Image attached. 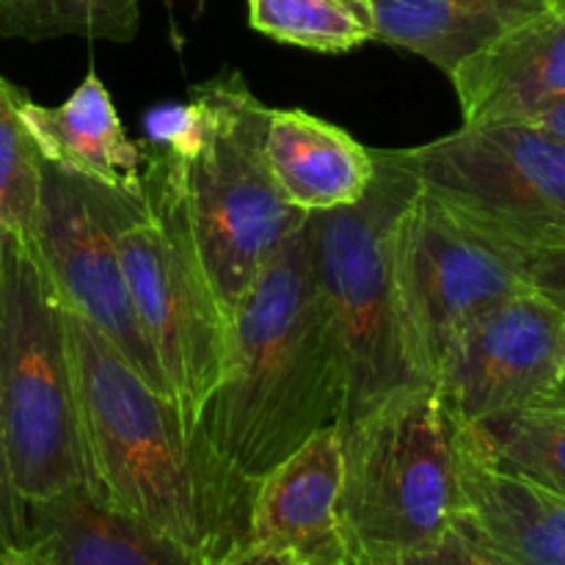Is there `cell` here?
<instances>
[{"label":"cell","mask_w":565,"mask_h":565,"mask_svg":"<svg viewBox=\"0 0 565 565\" xmlns=\"http://www.w3.org/2000/svg\"><path fill=\"white\" fill-rule=\"evenodd\" d=\"M61 312L88 489L199 557L243 544L257 486L237 478L103 331L64 303Z\"/></svg>","instance_id":"obj_1"},{"label":"cell","mask_w":565,"mask_h":565,"mask_svg":"<svg viewBox=\"0 0 565 565\" xmlns=\"http://www.w3.org/2000/svg\"><path fill=\"white\" fill-rule=\"evenodd\" d=\"M345 403L340 334L315 279L303 224L232 309L224 375L199 430L237 478L257 486L309 436L340 423Z\"/></svg>","instance_id":"obj_2"},{"label":"cell","mask_w":565,"mask_h":565,"mask_svg":"<svg viewBox=\"0 0 565 565\" xmlns=\"http://www.w3.org/2000/svg\"><path fill=\"white\" fill-rule=\"evenodd\" d=\"M141 154V188L121 204L116 248L138 326L158 356L171 401L199 430L224 375L230 315L210 285L188 218L185 160L143 147Z\"/></svg>","instance_id":"obj_3"},{"label":"cell","mask_w":565,"mask_h":565,"mask_svg":"<svg viewBox=\"0 0 565 565\" xmlns=\"http://www.w3.org/2000/svg\"><path fill=\"white\" fill-rule=\"evenodd\" d=\"M340 524L351 561L439 546L458 511L456 419L434 384L406 386L342 419Z\"/></svg>","instance_id":"obj_4"},{"label":"cell","mask_w":565,"mask_h":565,"mask_svg":"<svg viewBox=\"0 0 565 565\" xmlns=\"http://www.w3.org/2000/svg\"><path fill=\"white\" fill-rule=\"evenodd\" d=\"M417 193V180L395 149H375L367 193L356 204L307 218L315 279L345 359L342 419L392 392L430 384L414 353L397 285V226Z\"/></svg>","instance_id":"obj_5"},{"label":"cell","mask_w":565,"mask_h":565,"mask_svg":"<svg viewBox=\"0 0 565 565\" xmlns=\"http://www.w3.org/2000/svg\"><path fill=\"white\" fill-rule=\"evenodd\" d=\"M0 425L25 505L88 486L61 298L14 235H0Z\"/></svg>","instance_id":"obj_6"},{"label":"cell","mask_w":565,"mask_h":565,"mask_svg":"<svg viewBox=\"0 0 565 565\" xmlns=\"http://www.w3.org/2000/svg\"><path fill=\"white\" fill-rule=\"evenodd\" d=\"M207 108L202 147L185 163V202L193 237L226 315L237 307L263 265L309 213L276 188L265 160L270 108L241 72L191 88Z\"/></svg>","instance_id":"obj_7"},{"label":"cell","mask_w":565,"mask_h":565,"mask_svg":"<svg viewBox=\"0 0 565 565\" xmlns=\"http://www.w3.org/2000/svg\"><path fill=\"white\" fill-rule=\"evenodd\" d=\"M419 191L519 263L565 246V141L530 121H483L395 149Z\"/></svg>","instance_id":"obj_8"},{"label":"cell","mask_w":565,"mask_h":565,"mask_svg":"<svg viewBox=\"0 0 565 565\" xmlns=\"http://www.w3.org/2000/svg\"><path fill=\"white\" fill-rule=\"evenodd\" d=\"M127 193L136 191L103 188L44 160L33 246L61 303L103 331L154 390L171 397L158 356L138 326L116 248Z\"/></svg>","instance_id":"obj_9"},{"label":"cell","mask_w":565,"mask_h":565,"mask_svg":"<svg viewBox=\"0 0 565 565\" xmlns=\"http://www.w3.org/2000/svg\"><path fill=\"white\" fill-rule=\"evenodd\" d=\"M397 285L414 353L434 384L456 337L533 281L516 257L469 232L419 191L397 226Z\"/></svg>","instance_id":"obj_10"},{"label":"cell","mask_w":565,"mask_h":565,"mask_svg":"<svg viewBox=\"0 0 565 565\" xmlns=\"http://www.w3.org/2000/svg\"><path fill=\"white\" fill-rule=\"evenodd\" d=\"M434 390L467 425L555 401L565 392V309L535 285L500 301L447 348Z\"/></svg>","instance_id":"obj_11"},{"label":"cell","mask_w":565,"mask_h":565,"mask_svg":"<svg viewBox=\"0 0 565 565\" xmlns=\"http://www.w3.org/2000/svg\"><path fill=\"white\" fill-rule=\"evenodd\" d=\"M456 419V417H452ZM452 533L480 565H565V497L491 461L475 425L456 419Z\"/></svg>","instance_id":"obj_12"},{"label":"cell","mask_w":565,"mask_h":565,"mask_svg":"<svg viewBox=\"0 0 565 565\" xmlns=\"http://www.w3.org/2000/svg\"><path fill=\"white\" fill-rule=\"evenodd\" d=\"M340 425L320 428L257 483L246 541L301 565H348L340 524Z\"/></svg>","instance_id":"obj_13"},{"label":"cell","mask_w":565,"mask_h":565,"mask_svg":"<svg viewBox=\"0 0 565 565\" xmlns=\"http://www.w3.org/2000/svg\"><path fill=\"white\" fill-rule=\"evenodd\" d=\"M447 77L463 125L527 121L565 103V6L513 25Z\"/></svg>","instance_id":"obj_14"},{"label":"cell","mask_w":565,"mask_h":565,"mask_svg":"<svg viewBox=\"0 0 565 565\" xmlns=\"http://www.w3.org/2000/svg\"><path fill=\"white\" fill-rule=\"evenodd\" d=\"M25 508V546L42 565H199L196 552L116 511L88 486Z\"/></svg>","instance_id":"obj_15"},{"label":"cell","mask_w":565,"mask_h":565,"mask_svg":"<svg viewBox=\"0 0 565 565\" xmlns=\"http://www.w3.org/2000/svg\"><path fill=\"white\" fill-rule=\"evenodd\" d=\"M265 160L281 196L309 215L356 204L375 180V149L298 108H270Z\"/></svg>","instance_id":"obj_16"},{"label":"cell","mask_w":565,"mask_h":565,"mask_svg":"<svg viewBox=\"0 0 565 565\" xmlns=\"http://www.w3.org/2000/svg\"><path fill=\"white\" fill-rule=\"evenodd\" d=\"M22 119L42 160L66 174L114 191L141 188V147L127 138L114 97L94 70L86 72L81 86L61 105L22 99Z\"/></svg>","instance_id":"obj_17"},{"label":"cell","mask_w":565,"mask_h":565,"mask_svg":"<svg viewBox=\"0 0 565 565\" xmlns=\"http://www.w3.org/2000/svg\"><path fill=\"white\" fill-rule=\"evenodd\" d=\"M373 42L408 50L450 75L519 22L565 0H348Z\"/></svg>","instance_id":"obj_18"},{"label":"cell","mask_w":565,"mask_h":565,"mask_svg":"<svg viewBox=\"0 0 565 565\" xmlns=\"http://www.w3.org/2000/svg\"><path fill=\"white\" fill-rule=\"evenodd\" d=\"M475 428L497 467L565 497V392Z\"/></svg>","instance_id":"obj_19"},{"label":"cell","mask_w":565,"mask_h":565,"mask_svg":"<svg viewBox=\"0 0 565 565\" xmlns=\"http://www.w3.org/2000/svg\"><path fill=\"white\" fill-rule=\"evenodd\" d=\"M143 0H0V36L44 42L81 36L127 44L141 25Z\"/></svg>","instance_id":"obj_20"},{"label":"cell","mask_w":565,"mask_h":565,"mask_svg":"<svg viewBox=\"0 0 565 565\" xmlns=\"http://www.w3.org/2000/svg\"><path fill=\"white\" fill-rule=\"evenodd\" d=\"M25 97L0 75V235L33 241L44 160L22 119Z\"/></svg>","instance_id":"obj_21"},{"label":"cell","mask_w":565,"mask_h":565,"mask_svg":"<svg viewBox=\"0 0 565 565\" xmlns=\"http://www.w3.org/2000/svg\"><path fill=\"white\" fill-rule=\"evenodd\" d=\"M248 22L263 36L315 53H351L373 42L348 0H248Z\"/></svg>","instance_id":"obj_22"},{"label":"cell","mask_w":565,"mask_h":565,"mask_svg":"<svg viewBox=\"0 0 565 565\" xmlns=\"http://www.w3.org/2000/svg\"><path fill=\"white\" fill-rule=\"evenodd\" d=\"M28 544V508L11 478L6 452L3 425H0V550H22Z\"/></svg>","instance_id":"obj_23"},{"label":"cell","mask_w":565,"mask_h":565,"mask_svg":"<svg viewBox=\"0 0 565 565\" xmlns=\"http://www.w3.org/2000/svg\"><path fill=\"white\" fill-rule=\"evenodd\" d=\"M524 270L541 292L555 298L565 309V246L555 248V252L535 254L524 263Z\"/></svg>","instance_id":"obj_24"},{"label":"cell","mask_w":565,"mask_h":565,"mask_svg":"<svg viewBox=\"0 0 565 565\" xmlns=\"http://www.w3.org/2000/svg\"><path fill=\"white\" fill-rule=\"evenodd\" d=\"M348 565H480L475 561L472 552L461 544L456 533L447 535L439 546L428 552H417V555L408 557H397V561H386V563H356L351 561Z\"/></svg>","instance_id":"obj_25"},{"label":"cell","mask_w":565,"mask_h":565,"mask_svg":"<svg viewBox=\"0 0 565 565\" xmlns=\"http://www.w3.org/2000/svg\"><path fill=\"white\" fill-rule=\"evenodd\" d=\"M199 565H301L287 552L265 550V546H254L248 541L232 546V550L221 552V555H204L199 557Z\"/></svg>","instance_id":"obj_26"},{"label":"cell","mask_w":565,"mask_h":565,"mask_svg":"<svg viewBox=\"0 0 565 565\" xmlns=\"http://www.w3.org/2000/svg\"><path fill=\"white\" fill-rule=\"evenodd\" d=\"M530 125L541 127V130H546L550 136L561 138V141H565V103L555 105V108L544 110V114L533 116V119H527Z\"/></svg>","instance_id":"obj_27"},{"label":"cell","mask_w":565,"mask_h":565,"mask_svg":"<svg viewBox=\"0 0 565 565\" xmlns=\"http://www.w3.org/2000/svg\"><path fill=\"white\" fill-rule=\"evenodd\" d=\"M0 565H42L28 546L22 550H0Z\"/></svg>","instance_id":"obj_28"},{"label":"cell","mask_w":565,"mask_h":565,"mask_svg":"<svg viewBox=\"0 0 565 565\" xmlns=\"http://www.w3.org/2000/svg\"><path fill=\"white\" fill-rule=\"evenodd\" d=\"M202 6H204V0H199V9H202Z\"/></svg>","instance_id":"obj_29"}]
</instances>
